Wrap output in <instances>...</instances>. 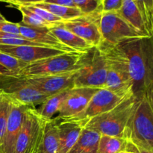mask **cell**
Masks as SVG:
<instances>
[{
    "label": "cell",
    "instance_id": "7402d4cb",
    "mask_svg": "<svg viewBox=\"0 0 153 153\" xmlns=\"http://www.w3.org/2000/svg\"><path fill=\"white\" fill-rule=\"evenodd\" d=\"M70 91V89L66 90V91L48 97L40 105V107L39 108H36L37 114L46 120H52L54 115L58 113V111H59L63 102L67 98Z\"/></svg>",
    "mask_w": 153,
    "mask_h": 153
},
{
    "label": "cell",
    "instance_id": "3957f363",
    "mask_svg": "<svg viewBox=\"0 0 153 153\" xmlns=\"http://www.w3.org/2000/svg\"><path fill=\"white\" fill-rule=\"evenodd\" d=\"M88 53L89 51L64 52L55 56L30 63L19 72L18 76L28 79L76 71L85 65Z\"/></svg>",
    "mask_w": 153,
    "mask_h": 153
},
{
    "label": "cell",
    "instance_id": "e0dca14e",
    "mask_svg": "<svg viewBox=\"0 0 153 153\" xmlns=\"http://www.w3.org/2000/svg\"><path fill=\"white\" fill-rule=\"evenodd\" d=\"M57 121L59 135V146L57 153H67L79 138L83 127L76 121Z\"/></svg>",
    "mask_w": 153,
    "mask_h": 153
},
{
    "label": "cell",
    "instance_id": "83f0119b",
    "mask_svg": "<svg viewBox=\"0 0 153 153\" xmlns=\"http://www.w3.org/2000/svg\"><path fill=\"white\" fill-rule=\"evenodd\" d=\"M27 63L0 51V65L8 70L12 76H18Z\"/></svg>",
    "mask_w": 153,
    "mask_h": 153
},
{
    "label": "cell",
    "instance_id": "52a82bcc",
    "mask_svg": "<svg viewBox=\"0 0 153 153\" xmlns=\"http://www.w3.org/2000/svg\"><path fill=\"white\" fill-rule=\"evenodd\" d=\"M0 89L10 100L32 108L41 105L49 97L30 83L26 78L19 76L0 78Z\"/></svg>",
    "mask_w": 153,
    "mask_h": 153
},
{
    "label": "cell",
    "instance_id": "f546056e",
    "mask_svg": "<svg viewBox=\"0 0 153 153\" xmlns=\"http://www.w3.org/2000/svg\"><path fill=\"white\" fill-rule=\"evenodd\" d=\"M25 6L27 8L29 9L31 11L34 12L37 16H39L43 20L47 22L48 23L51 24V25H56V24H58L62 22V21H64L61 19H60L59 17H58V16L49 13L47 10H44L43 8H40V7H36V6L33 5V4H25Z\"/></svg>",
    "mask_w": 153,
    "mask_h": 153
},
{
    "label": "cell",
    "instance_id": "8992f818",
    "mask_svg": "<svg viewBox=\"0 0 153 153\" xmlns=\"http://www.w3.org/2000/svg\"><path fill=\"white\" fill-rule=\"evenodd\" d=\"M107 78V64L102 52L94 47L89 50L85 65L76 72L74 88L105 89Z\"/></svg>",
    "mask_w": 153,
    "mask_h": 153
},
{
    "label": "cell",
    "instance_id": "ac0fdd59",
    "mask_svg": "<svg viewBox=\"0 0 153 153\" xmlns=\"http://www.w3.org/2000/svg\"><path fill=\"white\" fill-rule=\"evenodd\" d=\"M117 13L137 32L143 36H149L141 13L132 0H123L122 6Z\"/></svg>",
    "mask_w": 153,
    "mask_h": 153
},
{
    "label": "cell",
    "instance_id": "d590c367",
    "mask_svg": "<svg viewBox=\"0 0 153 153\" xmlns=\"http://www.w3.org/2000/svg\"><path fill=\"white\" fill-rule=\"evenodd\" d=\"M146 96L148 97V100H149V103H150V105L152 107V111H153V84L146 90Z\"/></svg>",
    "mask_w": 153,
    "mask_h": 153
},
{
    "label": "cell",
    "instance_id": "74e56055",
    "mask_svg": "<svg viewBox=\"0 0 153 153\" xmlns=\"http://www.w3.org/2000/svg\"><path fill=\"white\" fill-rule=\"evenodd\" d=\"M16 1V0H0V1H1V2L7 3V4H10V5H12Z\"/></svg>",
    "mask_w": 153,
    "mask_h": 153
},
{
    "label": "cell",
    "instance_id": "2e32d148",
    "mask_svg": "<svg viewBox=\"0 0 153 153\" xmlns=\"http://www.w3.org/2000/svg\"><path fill=\"white\" fill-rule=\"evenodd\" d=\"M18 25L20 35L27 40L41 43L46 46L59 49L65 52H76L61 43L47 27H31L24 25L22 22L18 23Z\"/></svg>",
    "mask_w": 153,
    "mask_h": 153
},
{
    "label": "cell",
    "instance_id": "d4e9b609",
    "mask_svg": "<svg viewBox=\"0 0 153 153\" xmlns=\"http://www.w3.org/2000/svg\"><path fill=\"white\" fill-rule=\"evenodd\" d=\"M142 15L148 34L153 38V0H132Z\"/></svg>",
    "mask_w": 153,
    "mask_h": 153
},
{
    "label": "cell",
    "instance_id": "9a60e30c",
    "mask_svg": "<svg viewBox=\"0 0 153 153\" xmlns=\"http://www.w3.org/2000/svg\"><path fill=\"white\" fill-rule=\"evenodd\" d=\"M0 51L18 58L27 64L60 55L65 52L48 46H7L0 45Z\"/></svg>",
    "mask_w": 153,
    "mask_h": 153
},
{
    "label": "cell",
    "instance_id": "ffe728a7",
    "mask_svg": "<svg viewBox=\"0 0 153 153\" xmlns=\"http://www.w3.org/2000/svg\"><path fill=\"white\" fill-rule=\"evenodd\" d=\"M101 134L83 128L79 138L67 153H97Z\"/></svg>",
    "mask_w": 153,
    "mask_h": 153
},
{
    "label": "cell",
    "instance_id": "1f68e13d",
    "mask_svg": "<svg viewBox=\"0 0 153 153\" xmlns=\"http://www.w3.org/2000/svg\"><path fill=\"white\" fill-rule=\"evenodd\" d=\"M0 31L7 34H16V35H20L19 33V28L18 23H13V22L5 21V22H0Z\"/></svg>",
    "mask_w": 153,
    "mask_h": 153
},
{
    "label": "cell",
    "instance_id": "5bb4252c",
    "mask_svg": "<svg viewBox=\"0 0 153 153\" xmlns=\"http://www.w3.org/2000/svg\"><path fill=\"white\" fill-rule=\"evenodd\" d=\"M77 71L53 76L28 78L27 79L43 94L51 97L74 88V79Z\"/></svg>",
    "mask_w": 153,
    "mask_h": 153
},
{
    "label": "cell",
    "instance_id": "30bf717a",
    "mask_svg": "<svg viewBox=\"0 0 153 153\" xmlns=\"http://www.w3.org/2000/svg\"><path fill=\"white\" fill-rule=\"evenodd\" d=\"M102 12L82 15L74 19L64 20L56 24L64 27L76 35L85 40L92 47H99L102 43L100 20Z\"/></svg>",
    "mask_w": 153,
    "mask_h": 153
},
{
    "label": "cell",
    "instance_id": "ba28073f",
    "mask_svg": "<svg viewBox=\"0 0 153 153\" xmlns=\"http://www.w3.org/2000/svg\"><path fill=\"white\" fill-rule=\"evenodd\" d=\"M46 121L37 114L35 108H28L25 111L13 153L37 152Z\"/></svg>",
    "mask_w": 153,
    "mask_h": 153
},
{
    "label": "cell",
    "instance_id": "4316f807",
    "mask_svg": "<svg viewBox=\"0 0 153 153\" xmlns=\"http://www.w3.org/2000/svg\"><path fill=\"white\" fill-rule=\"evenodd\" d=\"M11 105V100L0 89V146L2 143L6 124Z\"/></svg>",
    "mask_w": 153,
    "mask_h": 153
},
{
    "label": "cell",
    "instance_id": "9c48e42d",
    "mask_svg": "<svg viewBox=\"0 0 153 153\" xmlns=\"http://www.w3.org/2000/svg\"><path fill=\"white\" fill-rule=\"evenodd\" d=\"M102 43L115 46L125 40L143 36L117 14V12H102L100 20Z\"/></svg>",
    "mask_w": 153,
    "mask_h": 153
},
{
    "label": "cell",
    "instance_id": "7a4b0ae2",
    "mask_svg": "<svg viewBox=\"0 0 153 153\" xmlns=\"http://www.w3.org/2000/svg\"><path fill=\"white\" fill-rule=\"evenodd\" d=\"M99 49L102 52L107 64V78L105 89L121 98L134 95L126 58L117 45L102 43Z\"/></svg>",
    "mask_w": 153,
    "mask_h": 153
},
{
    "label": "cell",
    "instance_id": "4dcf8cb0",
    "mask_svg": "<svg viewBox=\"0 0 153 153\" xmlns=\"http://www.w3.org/2000/svg\"><path fill=\"white\" fill-rule=\"evenodd\" d=\"M122 4L123 0H102V12H117Z\"/></svg>",
    "mask_w": 153,
    "mask_h": 153
},
{
    "label": "cell",
    "instance_id": "8d00e7d4",
    "mask_svg": "<svg viewBox=\"0 0 153 153\" xmlns=\"http://www.w3.org/2000/svg\"><path fill=\"white\" fill-rule=\"evenodd\" d=\"M4 76H12V74L8 71V70H6L4 67H3L2 66L0 65V78Z\"/></svg>",
    "mask_w": 153,
    "mask_h": 153
},
{
    "label": "cell",
    "instance_id": "7c38bea8",
    "mask_svg": "<svg viewBox=\"0 0 153 153\" xmlns=\"http://www.w3.org/2000/svg\"><path fill=\"white\" fill-rule=\"evenodd\" d=\"M30 108L25 105L11 100L10 113L0 146V153H13L18 135L23 123L24 117L27 109Z\"/></svg>",
    "mask_w": 153,
    "mask_h": 153
},
{
    "label": "cell",
    "instance_id": "d6986e66",
    "mask_svg": "<svg viewBox=\"0 0 153 153\" xmlns=\"http://www.w3.org/2000/svg\"><path fill=\"white\" fill-rule=\"evenodd\" d=\"M49 29L61 43L76 52H88L94 48L85 40L61 25H53Z\"/></svg>",
    "mask_w": 153,
    "mask_h": 153
},
{
    "label": "cell",
    "instance_id": "e575fe53",
    "mask_svg": "<svg viewBox=\"0 0 153 153\" xmlns=\"http://www.w3.org/2000/svg\"><path fill=\"white\" fill-rule=\"evenodd\" d=\"M46 0H16L12 6L18 5V4H22V5H25V4H36V3L43 2Z\"/></svg>",
    "mask_w": 153,
    "mask_h": 153
},
{
    "label": "cell",
    "instance_id": "d6a6232c",
    "mask_svg": "<svg viewBox=\"0 0 153 153\" xmlns=\"http://www.w3.org/2000/svg\"><path fill=\"white\" fill-rule=\"evenodd\" d=\"M125 151L126 153H153V151L138 146V145L131 141H128V140H127Z\"/></svg>",
    "mask_w": 153,
    "mask_h": 153
},
{
    "label": "cell",
    "instance_id": "f1b7e54d",
    "mask_svg": "<svg viewBox=\"0 0 153 153\" xmlns=\"http://www.w3.org/2000/svg\"><path fill=\"white\" fill-rule=\"evenodd\" d=\"M76 7L82 14L88 15L97 12H102V0H73Z\"/></svg>",
    "mask_w": 153,
    "mask_h": 153
},
{
    "label": "cell",
    "instance_id": "484cf974",
    "mask_svg": "<svg viewBox=\"0 0 153 153\" xmlns=\"http://www.w3.org/2000/svg\"><path fill=\"white\" fill-rule=\"evenodd\" d=\"M13 7H16L22 13V23L24 25L31 27H47V28H50L52 25H53L43 20L36 13L27 8L25 5L18 4V5H15Z\"/></svg>",
    "mask_w": 153,
    "mask_h": 153
},
{
    "label": "cell",
    "instance_id": "f35d334b",
    "mask_svg": "<svg viewBox=\"0 0 153 153\" xmlns=\"http://www.w3.org/2000/svg\"><path fill=\"white\" fill-rule=\"evenodd\" d=\"M5 21H7V19L4 18V16H3V15H1V13H0V22H5Z\"/></svg>",
    "mask_w": 153,
    "mask_h": 153
},
{
    "label": "cell",
    "instance_id": "5b68a950",
    "mask_svg": "<svg viewBox=\"0 0 153 153\" xmlns=\"http://www.w3.org/2000/svg\"><path fill=\"white\" fill-rule=\"evenodd\" d=\"M137 100V97L134 95L123 99L111 110L91 118L82 127L97 131L101 134L123 138L126 127Z\"/></svg>",
    "mask_w": 153,
    "mask_h": 153
},
{
    "label": "cell",
    "instance_id": "4fadbf2b",
    "mask_svg": "<svg viewBox=\"0 0 153 153\" xmlns=\"http://www.w3.org/2000/svg\"><path fill=\"white\" fill-rule=\"evenodd\" d=\"M99 90L91 88H73L70 89L58 111V115L55 119L63 120L81 113Z\"/></svg>",
    "mask_w": 153,
    "mask_h": 153
},
{
    "label": "cell",
    "instance_id": "6da1fadb",
    "mask_svg": "<svg viewBox=\"0 0 153 153\" xmlns=\"http://www.w3.org/2000/svg\"><path fill=\"white\" fill-rule=\"evenodd\" d=\"M117 46L126 58L134 96L139 97L153 84V38L136 37Z\"/></svg>",
    "mask_w": 153,
    "mask_h": 153
},
{
    "label": "cell",
    "instance_id": "44dd1931",
    "mask_svg": "<svg viewBox=\"0 0 153 153\" xmlns=\"http://www.w3.org/2000/svg\"><path fill=\"white\" fill-rule=\"evenodd\" d=\"M59 146L58 121L52 118L47 120L43 130L41 142L36 153H57Z\"/></svg>",
    "mask_w": 153,
    "mask_h": 153
},
{
    "label": "cell",
    "instance_id": "8fae6325",
    "mask_svg": "<svg viewBox=\"0 0 153 153\" xmlns=\"http://www.w3.org/2000/svg\"><path fill=\"white\" fill-rule=\"evenodd\" d=\"M123 99L107 89H100L91 98L87 107L81 113L63 120L76 121L83 125L91 118L111 110Z\"/></svg>",
    "mask_w": 153,
    "mask_h": 153
},
{
    "label": "cell",
    "instance_id": "836d02e7",
    "mask_svg": "<svg viewBox=\"0 0 153 153\" xmlns=\"http://www.w3.org/2000/svg\"><path fill=\"white\" fill-rule=\"evenodd\" d=\"M43 2L50 3V4H58L61 6H65V7H76L73 0H46Z\"/></svg>",
    "mask_w": 153,
    "mask_h": 153
},
{
    "label": "cell",
    "instance_id": "cb8c5ba5",
    "mask_svg": "<svg viewBox=\"0 0 153 153\" xmlns=\"http://www.w3.org/2000/svg\"><path fill=\"white\" fill-rule=\"evenodd\" d=\"M126 143L124 138L101 134L97 153H119L125 151Z\"/></svg>",
    "mask_w": 153,
    "mask_h": 153
},
{
    "label": "cell",
    "instance_id": "603a6c76",
    "mask_svg": "<svg viewBox=\"0 0 153 153\" xmlns=\"http://www.w3.org/2000/svg\"><path fill=\"white\" fill-rule=\"evenodd\" d=\"M33 5L47 10L49 13L59 17L62 20H69V19H74V18L84 15L78 7H65V6L50 4L47 2L36 3V4H33Z\"/></svg>",
    "mask_w": 153,
    "mask_h": 153
},
{
    "label": "cell",
    "instance_id": "ab89813d",
    "mask_svg": "<svg viewBox=\"0 0 153 153\" xmlns=\"http://www.w3.org/2000/svg\"><path fill=\"white\" fill-rule=\"evenodd\" d=\"M119 153H126V151H122V152H120Z\"/></svg>",
    "mask_w": 153,
    "mask_h": 153
},
{
    "label": "cell",
    "instance_id": "277c9868",
    "mask_svg": "<svg viewBox=\"0 0 153 153\" xmlns=\"http://www.w3.org/2000/svg\"><path fill=\"white\" fill-rule=\"evenodd\" d=\"M137 97L123 138L153 151V111L146 92Z\"/></svg>",
    "mask_w": 153,
    "mask_h": 153
}]
</instances>
